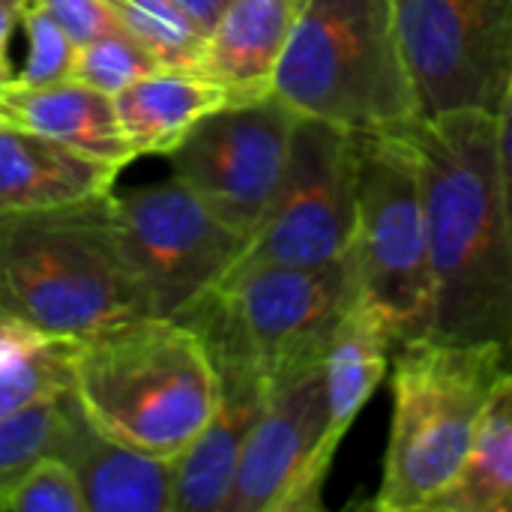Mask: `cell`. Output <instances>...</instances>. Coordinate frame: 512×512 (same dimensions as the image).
I'll use <instances>...</instances> for the list:
<instances>
[{
    "label": "cell",
    "instance_id": "1",
    "mask_svg": "<svg viewBox=\"0 0 512 512\" xmlns=\"http://www.w3.org/2000/svg\"><path fill=\"white\" fill-rule=\"evenodd\" d=\"M417 150L435 339L489 342L512 363V225L498 165V117L453 111L402 129Z\"/></svg>",
    "mask_w": 512,
    "mask_h": 512
},
{
    "label": "cell",
    "instance_id": "2",
    "mask_svg": "<svg viewBox=\"0 0 512 512\" xmlns=\"http://www.w3.org/2000/svg\"><path fill=\"white\" fill-rule=\"evenodd\" d=\"M144 315L108 195L0 216V318L78 342Z\"/></svg>",
    "mask_w": 512,
    "mask_h": 512
},
{
    "label": "cell",
    "instance_id": "3",
    "mask_svg": "<svg viewBox=\"0 0 512 512\" xmlns=\"http://www.w3.org/2000/svg\"><path fill=\"white\" fill-rule=\"evenodd\" d=\"M72 396L105 435L177 459L213 417L219 378L192 324L144 315L72 345Z\"/></svg>",
    "mask_w": 512,
    "mask_h": 512
},
{
    "label": "cell",
    "instance_id": "4",
    "mask_svg": "<svg viewBox=\"0 0 512 512\" xmlns=\"http://www.w3.org/2000/svg\"><path fill=\"white\" fill-rule=\"evenodd\" d=\"M504 348L420 336L393 357V417L372 510L426 512L459 474L486 402L510 369Z\"/></svg>",
    "mask_w": 512,
    "mask_h": 512
},
{
    "label": "cell",
    "instance_id": "5",
    "mask_svg": "<svg viewBox=\"0 0 512 512\" xmlns=\"http://www.w3.org/2000/svg\"><path fill=\"white\" fill-rule=\"evenodd\" d=\"M273 93L348 132H402L420 120L393 0H303Z\"/></svg>",
    "mask_w": 512,
    "mask_h": 512
},
{
    "label": "cell",
    "instance_id": "6",
    "mask_svg": "<svg viewBox=\"0 0 512 512\" xmlns=\"http://www.w3.org/2000/svg\"><path fill=\"white\" fill-rule=\"evenodd\" d=\"M354 261L363 297L384 315L396 348L429 333L432 267L417 150L405 132H354Z\"/></svg>",
    "mask_w": 512,
    "mask_h": 512
},
{
    "label": "cell",
    "instance_id": "7",
    "mask_svg": "<svg viewBox=\"0 0 512 512\" xmlns=\"http://www.w3.org/2000/svg\"><path fill=\"white\" fill-rule=\"evenodd\" d=\"M360 297L357 261L354 252H348L312 267H255L231 273L189 315L222 327L273 387L324 363L336 327Z\"/></svg>",
    "mask_w": 512,
    "mask_h": 512
},
{
    "label": "cell",
    "instance_id": "8",
    "mask_svg": "<svg viewBox=\"0 0 512 512\" xmlns=\"http://www.w3.org/2000/svg\"><path fill=\"white\" fill-rule=\"evenodd\" d=\"M108 207L123 258L150 315L183 318L237 267L249 237L225 225L189 186L111 189Z\"/></svg>",
    "mask_w": 512,
    "mask_h": 512
},
{
    "label": "cell",
    "instance_id": "9",
    "mask_svg": "<svg viewBox=\"0 0 512 512\" xmlns=\"http://www.w3.org/2000/svg\"><path fill=\"white\" fill-rule=\"evenodd\" d=\"M420 117L483 111L512 96V0H393Z\"/></svg>",
    "mask_w": 512,
    "mask_h": 512
},
{
    "label": "cell",
    "instance_id": "10",
    "mask_svg": "<svg viewBox=\"0 0 512 512\" xmlns=\"http://www.w3.org/2000/svg\"><path fill=\"white\" fill-rule=\"evenodd\" d=\"M357 225L354 132L300 117L282 183L231 273L312 267L351 252ZM228 273V276H231Z\"/></svg>",
    "mask_w": 512,
    "mask_h": 512
},
{
    "label": "cell",
    "instance_id": "11",
    "mask_svg": "<svg viewBox=\"0 0 512 512\" xmlns=\"http://www.w3.org/2000/svg\"><path fill=\"white\" fill-rule=\"evenodd\" d=\"M297 120L300 114L276 93L225 102L168 153L171 177L189 186L225 225L252 237L282 183Z\"/></svg>",
    "mask_w": 512,
    "mask_h": 512
},
{
    "label": "cell",
    "instance_id": "12",
    "mask_svg": "<svg viewBox=\"0 0 512 512\" xmlns=\"http://www.w3.org/2000/svg\"><path fill=\"white\" fill-rule=\"evenodd\" d=\"M333 459L321 363L270 387L222 512L324 510V483Z\"/></svg>",
    "mask_w": 512,
    "mask_h": 512
},
{
    "label": "cell",
    "instance_id": "13",
    "mask_svg": "<svg viewBox=\"0 0 512 512\" xmlns=\"http://www.w3.org/2000/svg\"><path fill=\"white\" fill-rule=\"evenodd\" d=\"M213 360L219 378L216 411L192 444L174 459V512H222L252 426L258 423L270 384L255 360L216 324L186 318Z\"/></svg>",
    "mask_w": 512,
    "mask_h": 512
},
{
    "label": "cell",
    "instance_id": "14",
    "mask_svg": "<svg viewBox=\"0 0 512 512\" xmlns=\"http://www.w3.org/2000/svg\"><path fill=\"white\" fill-rule=\"evenodd\" d=\"M51 453L78 477L87 512H174V459L105 435L81 411L72 390L63 396V423Z\"/></svg>",
    "mask_w": 512,
    "mask_h": 512
},
{
    "label": "cell",
    "instance_id": "15",
    "mask_svg": "<svg viewBox=\"0 0 512 512\" xmlns=\"http://www.w3.org/2000/svg\"><path fill=\"white\" fill-rule=\"evenodd\" d=\"M120 168L0 120V216L102 198Z\"/></svg>",
    "mask_w": 512,
    "mask_h": 512
},
{
    "label": "cell",
    "instance_id": "16",
    "mask_svg": "<svg viewBox=\"0 0 512 512\" xmlns=\"http://www.w3.org/2000/svg\"><path fill=\"white\" fill-rule=\"evenodd\" d=\"M300 6L303 0H231L198 57V69L222 84L228 102H252L273 93Z\"/></svg>",
    "mask_w": 512,
    "mask_h": 512
},
{
    "label": "cell",
    "instance_id": "17",
    "mask_svg": "<svg viewBox=\"0 0 512 512\" xmlns=\"http://www.w3.org/2000/svg\"><path fill=\"white\" fill-rule=\"evenodd\" d=\"M0 120L33 129L120 171L135 159L120 129L114 99L72 78L48 87L0 84Z\"/></svg>",
    "mask_w": 512,
    "mask_h": 512
},
{
    "label": "cell",
    "instance_id": "18",
    "mask_svg": "<svg viewBox=\"0 0 512 512\" xmlns=\"http://www.w3.org/2000/svg\"><path fill=\"white\" fill-rule=\"evenodd\" d=\"M111 99L138 159L168 156L201 117L228 102V93L198 66H159Z\"/></svg>",
    "mask_w": 512,
    "mask_h": 512
},
{
    "label": "cell",
    "instance_id": "19",
    "mask_svg": "<svg viewBox=\"0 0 512 512\" xmlns=\"http://www.w3.org/2000/svg\"><path fill=\"white\" fill-rule=\"evenodd\" d=\"M396 339L384 315L360 297L336 327L324 354V393H327V444L339 450L366 402L390 372Z\"/></svg>",
    "mask_w": 512,
    "mask_h": 512
},
{
    "label": "cell",
    "instance_id": "20",
    "mask_svg": "<svg viewBox=\"0 0 512 512\" xmlns=\"http://www.w3.org/2000/svg\"><path fill=\"white\" fill-rule=\"evenodd\" d=\"M426 512H512V366L483 408L459 474Z\"/></svg>",
    "mask_w": 512,
    "mask_h": 512
},
{
    "label": "cell",
    "instance_id": "21",
    "mask_svg": "<svg viewBox=\"0 0 512 512\" xmlns=\"http://www.w3.org/2000/svg\"><path fill=\"white\" fill-rule=\"evenodd\" d=\"M72 345L9 321L0 342V420L72 390Z\"/></svg>",
    "mask_w": 512,
    "mask_h": 512
},
{
    "label": "cell",
    "instance_id": "22",
    "mask_svg": "<svg viewBox=\"0 0 512 512\" xmlns=\"http://www.w3.org/2000/svg\"><path fill=\"white\" fill-rule=\"evenodd\" d=\"M117 24L162 66H198L204 36L171 0H105Z\"/></svg>",
    "mask_w": 512,
    "mask_h": 512
},
{
    "label": "cell",
    "instance_id": "23",
    "mask_svg": "<svg viewBox=\"0 0 512 512\" xmlns=\"http://www.w3.org/2000/svg\"><path fill=\"white\" fill-rule=\"evenodd\" d=\"M162 63L150 48H144L135 36L126 30H108L78 45L72 81H81L93 90H102L108 96H117L147 72L159 69Z\"/></svg>",
    "mask_w": 512,
    "mask_h": 512
},
{
    "label": "cell",
    "instance_id": "24",
    "mask_svg": "<svg viewBox=\"0 0 512 512\" xmlns=\"http://www.w3.org/2000/svg\"><path fill=\"white\" fill-rule=\"evenodd\" d=\"M0 512H87L72 468L45 453L0 486Z\"/></svg>",
    "mask_w": 512,
    "mask_h": 512
},
{
    "label": "cell",
    "instance_id": "25",
    "mask_svg": "<svg viewBox=\"0 0 512 512\" xmlns=\"http://www.w3.org/2000/svg\"><path fill=\"white\" fill-rule=\"evenodd\" d=\"M21 27L27 33V57L18 75L9 78V84L18 87H48L72 78L75 51L78 45L69 39V33L36 3L27 0L21 12Z\"/></svg>",
    "mask_w": 512,
    "mask_h": 512
},
{
    "label": "cell",
    "instance_id": "26",
    "mask_svg": "<svg viewBox=\"0 0 512 512\" xmlns=\"http://www.w3.org/2000/svg\"><path fill=\"white\" fill-rule=\"evenodd\" d=\"M63 396L0 420V486L24 471L30 462L54 450L63 423Z\"/></svg>",
    "mask_w": 512,
    "mask_h": 512
},
{
    "label": "cell",
    "instance_id": "27",
    "mask_svg": "<svg viewBox=\"0 0 512 512\" xmlns=\"http://www.w3.org/2000/svg\"><path fill=\"white\" fill-rule=\"evenodd\" d=\"M36 3L69 33L75 45L120 27L105 0H36Z\"/></svg>",
    "mask_w": 512,
    "mask_h": 512
},
{
    "label": "cell",
    "instance_id": "28",
    "mask_svg": "<svg viewBox=\"0 0 512 512\" xmlns=\"http://www.w3.org/2000/svg\"><path fill=\"white\" fill-rule=\"evenodd\" d=\"M498 165H501V186L512 225V96L507 108L498 114Z\"/></svg>",
    "mask_w": 512,
    "mask_h": 512
},
{
    "label": "cell",
    "instance_id": "29",
    "mask_svg": "<svg viewBox=\"0 0 512 512\" xmlns=\"http://www.w3.org/2000/svg\"><path fill=\"white\" fill-rule=\"evenodd\" d=\"M171 3L198 27V33L204 39L219 24V18L225 15V9L231 6V0H171Z\"/></svg>",
    "mask_w": 512,
    "mask_h": 512
},
{
    "label": "cell",
    "instance_id": "30",
    "mask_svg": "<svg viewBox=\"0 0 512 512\" xmlns=\"http://www.w3.org/2000/svg\"><path fill=\"white\" fill-rule=\"evenodd\" d=\"M24 3L27 0H0V84H6L12 78V69H9V39H12L15 27L21 24Z\"/></svg>",
    "mask_w": 512,
    "mask_h": 512
},
{
    "label": "cell",
    "instance_id": "31",
    "mask_svg": "<svg viewBox=\"0 0 512 512\" xmlns=\"http://www.w3.org/2000/svg\"><path fill=\"white\" fill-rule=\"evenodd\" d=\"M6 330H9V321H6V318H0V342H3V336H6Z\"/></svg>",
    "mask_w": 512,
    "mask_h": 512
}]
</instances>
